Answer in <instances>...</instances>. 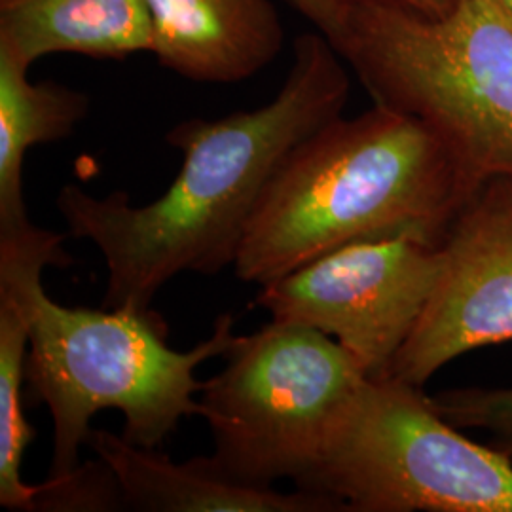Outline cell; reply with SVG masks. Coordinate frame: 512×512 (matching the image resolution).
I'll return each instance as SVG.
<instances>
[{
	"mask_svg": "<svg viewBox=\"0 0 512 512\" xmlns=\"http://www.w3.org/2000/svg\"><path fill=\"white\" fill-rule=\"evenodd\" d=\"M224 359L198 397L215 440L209 458L222 475L258 488L298 486L370 378L334 338L281 321L236 336Z\"/></svg>",
	"mask_w": 512,
	"mask_h": 512,
	"instance_id": "5b68a950",
	"label": "cell"
},
{
	"mask_svg": "<svg viewBox=\"0 0 512 512\" xmlns=\"http://www.w3.org/2000/svg\"><path fill=\"white\" fill-rule=\"evenodd\" d=\"M440 253L437 287L389 372L418 387L463 353L512 342V177L476 188Z\"/></svg>",
	"mask_w": 512,
	"mask_h": 512,
	"instance_id": "ba28073f",
	"label": "cell"
},
{
	"mask_svg": "<svg viewBox=\"0 0 512 512\" xmlns=\"http://www.w3.org/2000/svg\"><path fill=\"white\" fill-rule=\"evenodd\" d=\"M495 2L501 6V10H503L512 21V0H495Z\"/></svg>",
	"mask_w": 512,
	"mask_h": 512,
	"instance_id": "e0dca14e",
	"label": "cell"
},
{
	"mask_svg": "<svg viewBox=\"0 0 512 512\" xmlns=\"http://www.w3.org/2000/svg\"><path fill=\"white\" fill-rule=\"evenodd\" d=\"M348 63L319 31L296 38L274 99L219 120L192 118L165 135L183 165L164 194L137 207L126 192L95 198L65 184L55 207L71 238L88 239L109 270L103 308H150L177 275L234 266L247 226L279 165L348 105Z\"/></svg>",
	"mask_w": 512,
	"mask_h": 512,
	"instance_id": "6da1fadb",
	"label": "cell"
},
{
	"mask_svg": "<svg viewBox=\"0 0 512 512\" xmlns=\"http://www.w3.org/2000/svg\"><path fill=\"white\" fill-rule=\"evenodd\" d=\"M93 454L116 478L124 509L145 512H334L342 511L329 495L304 488L279 492L241 484L222 475L211 458L175 463L131 444L107 429H93Z\"/></svg>",
	"mask_w": 512,
	"mask_h": 512,
	"instance_id": "8fae6325",
	"label": "cell"
},
{
	"mask_svg": "<svg viewBox=\"0 0 512 512\" xmlns=\"http://www.w3.org/2000/svg\"><path fill=\"white\" fill-rule=\"evenodd\" d=\"M327 38L374 105L433 129L476 186L512 177V21L495 0L442 16L349 2Z\"/></svg>",
	"mask_w": 512,
	"mask_h": 512,
	"instance_id": "3957f363",
	"label": "cell"
},
{
	"mask_svg": "<svg viewBox=\"0 0 512 512\" xmlns=\"http://www.w3.org/2000/svg\"><path fill=\"white\" fill-rule=\"evenodd\" d=\"M234 325L224 313L207 340L177 351L167 346V323L152 308H67L42 287L25 384L31 403L46 404L54 421L50 476L80 467V448L101 410H118L122 437L148 450H160L184 418L202 416L196 370L226 355Z\"/></svg>",
	"mask_w": 512,
	"mask_h": 512,
	"instance_id": "277c9868",
	"label": "cell"
},
{
	"mask_svg": "<svg viewBox=\"0 0 512 512\" xmlns=\"http://www.w3.org/2000/svg\"><path fill=\"white\" fill-rule=\"evenodd\" d=\"M476 188L420 120L382 105L340 116L279 165L234 272L262 287L355 241L412 236L440 245Z\"/></svg>",
	"mask_w": 512,
	"mask_h": 512,
	"instance_id": "7a4b0ae2",
	"label": "cell"
},
{
	"mask_svg": "<svg viewBox=\"0 0 512 512\" xmlns=\"http://www.w3.org/2000/svg\"><path fill=\"white\" fill-rule=\"evenodd\" d=\"M23 59L0 48V236L33 226L23 196V164L37 145L73 135L90 99L57 82L33 84Z\"/></svg>",
	"mask_w": 512,
	"mask_h": 512,
	"instance_id": "4fadbf2b",
	"label": "cell"
},
{
	"mask_svg": "<svg viewBox=\"0 0 512 512\" xmlns=\"http://www.w3.org/2000/svg\"><path fill=\"white\" fill-rule=\"evenodd\" d=\"M458 429L418 385L368 378L296 488L344 512H512V459Z\"/></svg>",
	"mask_w": 512,
	"mask_h": 512,
	"instance_id": "8992f818",
	"label": "cell"
},
{
	"mask_svg": "<svg viewBox=\"0 0 512 512\" xmlns=\"http://www.w3.org/2000/svg\"><path fill=\"white\" fill-rule=\"evenodd\" d=\"M285 2H289L296 12H300L302 18L313 23V27L325 37L332 31L336 19L340 16V10L344 6V4L342 6L334 4L332 0H285Z\"/></svg>",
	"mask_w": 512,
	"mask_h": 512,
	"instance_id": "9a60e30c",
	"label": "cell"
},
{
	"mask_svg": "<svg viewBox=\"0 0 512 512\" xmlns=\"http://www.w3.org/2000/svg\"><path fill=\"white\" fill-rule=\"evenodd\" d=\"M0 48L122 61L152 50V23L145 0H0Z\"/></svg>",
	"mask_w": 512,
	"mask_h": 512,
	"instance_id": "7c38bea8",
	"label": "cell"
},
{
	"mask_svg": "<svg viewBox=\"0 0 512 512\" xmlns=\"http://www.w3.org/2000/svg\"><path fill=\"white\" fill-rule=\"evenodd\" d=\"M440 414L459 429L490 433L495 448L512 459V387H467L431 397Z\"/></svg>",
	"mask_w": 512,
	"mask_h": 512,
	"instance_id": "5bb4252c",
	"label": "cell"
},
{
	"mask_svg": "<svg viewBox=\"0 0 512 512\" xmlns=\"http://www.w3.org/2000/svg\"><path fill=\"white\" fill-rule=\"evenodd\" d=\"M63 241V234L35 224L0 236V505L10 511H37L40 484L21 476L25 450L37 435L25 418L23 382L42 272L73 264Z\"/></svg>",
	"mask_w": 512,
	"mask_h": 512,
	"instance_id": "9c48e42d",
	"label": "cell"
},
{
	"mask_svg": "<svg viewBox=\"0 0 512 512\" xmlns=\"http://www.w3.org/2000/svg\"><path fill=\"white\" fill-rule=\"evenodd\" d=\"M440 268V245L425 239L355 241L262 285L255 306L272 321L327 334L370 378H384L427 308Z\"/></svg>",
	"mask_w": 512,
	"mask_h": 512,
	"instance_id": "52a82bcc",
	"label": "cell"
},
{
	"mask_svg": "<svg viewBox=\"0 0 512 512\" xmlns=\"http://www.w3.org/2000/svg\"><path fill=\"white\" fill-rule=\"evenodd\" d=\"M334 4H349V2H376V4H387V6H397L404 10H412L423 16H442L446 14L456 0H332Z\"/></svg>",
	"mask_w": 512,
	"mask_h": 512,
	"instance_id": "2e32d148",
	"label": "cell"
},
{
	"mask_svg": "<svg viewBox=\"0 0 512 512\" xmlns=\"http://www.w3.org/2000/svg\"><path fill=\"white\" fill-rule=\"evenodd\" d=\"M152 50L173 73L234 84L266 69L285 44L270 0H145Z\"/></svg>",
	"mask_w": 512,
	"mask_h": 512,
	"instance_id": "30bf717a",
	"label": "cell"
}]
</instances>
